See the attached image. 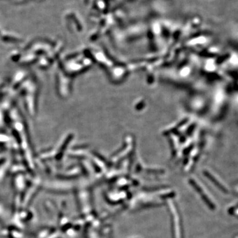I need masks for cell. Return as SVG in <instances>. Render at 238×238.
Segmentation results:
<instances>
[{
    "label": "cell",
    "instance_id": "7a4b0ae2",
    "mask_svg": "<svg viewBox=\"0 0 238 238\" xmlns=\"http://www.w3.org/2000/svg\"><path fill=\"white\" fill-rule=\"evenodd\" d=\"M205 174H206V176H207L208 177V179H210V181H212V182L214 185H215L216 187H218L219 188H220V189L221 190V191H223V192H227V190H226V188L223 187L222 185H221V184L218 182V181L212 175H210V174H209L208 173H205Z\"/></svg>",
    "mask_w": 238,
    "mask_h": 238
},
{
    "label": "cell",
    "instance_id": "6da1fadb",
    "mask_svg": "<svg viewBox=\"0 0 238 238\" xmlns=\"http://www.w3.org/2000/svg\"><path fill=\"white\" fill-rule=\"evenodd\" d=\"M190 183H191V185L193 187V188H194L198 192V193H199V194L201 195V197H202V200H203V201H204L205 203L208 205L209 208H211V209H214V208H215V206H214V204L210 201V200L208 199V197H207V195H206L204 194V192H203V190L202 189V188H201V187H200V186L198 185V184L196 182H195V181H193V180H190Z\"/></svg>",
    "mask_w": 238,
    "mask_h": 238
}]
</instances>
